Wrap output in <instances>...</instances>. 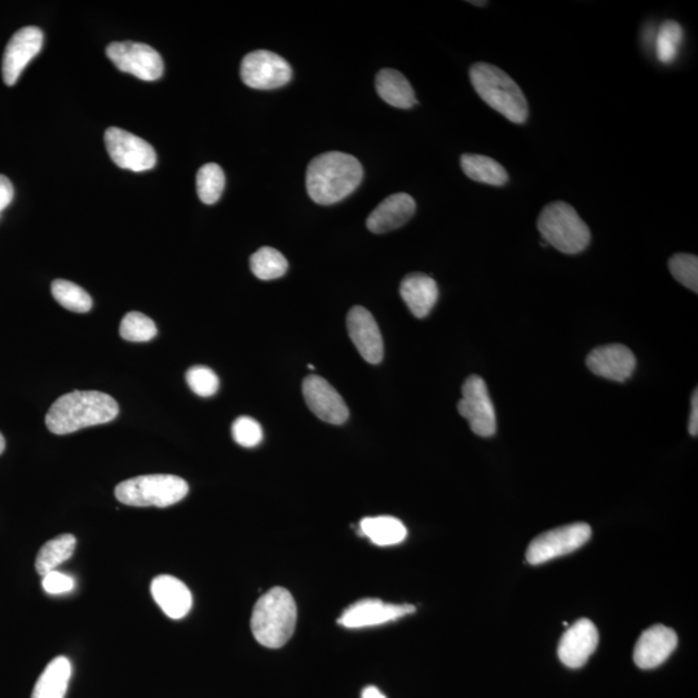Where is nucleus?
<instances>
[{
    "label": "nucleus",
    "mask_w": 698,
    "mask_h": 698,
    "mask_svg": "<svg viewBox=\"0 0 698 698\" xmlns=\"http://www.w3.org/2000/svg\"><path fill=\"white\" fill-rule=\"evenodd\" d=\"M364 169L351 154L329 152L313 159L307 169L309 197L318 205H334L359 188Z\"/></svg>",
    "instance_id": "obj_1"
},
{
    "label": "nucleus",
    "mask_w": 698,
    "mask_h": 698,
    "mask_svg": "<svg viewBox=\"0 0 698 698\" xmlns=\"http://www.w3.org/2000/svg\"><path fill=\"white\" fill-rule=\"evenodd\" d=\"M117 401L99 391H74L59 397L46 415V426L55 435H69L83 428L114 421Z\"/></svg>",
    "instance_id": "obj_2"
},
{
    "label": "nucleus",
    "mask_w": 698,
    "mask_h": 698,
    "mask_svg": "<svg viewBox=\"0 0 698 698\" xmlns=\"http://www.w3.org/2000/svg\"><path fill=\"white\" fill-rule=\"evenodd\" d=\"M298 609L293 595L284 587H273L255 604L251 631L256 642L267 648H281L297 626Z\"/></svg>",
    "instance_id": "obj_3"
},
{
    "label": "nucleus",
    "mask_w": 698,
    "mask_h": 698,
    "mask_svg": "<svg viewBox=\"0 0 698 698\" xmlns=\"http://www.w3.org/2000/svg\"><path fill=\"white\" fill-rule=\"evenodd\" d=\"M470 78L476 94L490 108L501 113L512 123L527 122L529 105L527 97L507 73L496 65L477 63L471 66Z\"/></svg>",
    "instance_id": "obj_4"
},
{
    "label": "nucleus",
    "mask_w": 698,
    "mask_h": 698,
    "mask_svg": "<svg viewBox=\"0 0 698 698\" xmlns=\"http://www.w3.org/2000/svg\"><path fill=\"white\" fill-rule=\"evenodd\" d=\"M537 228L546 244L563 254H580L590 245V228L567 202L555 201L545 206Z\"/></svg>",
    "instance_id": "obj_5"
},
{
    "label": "nucleus",
    "mask_w": 698,
    "mask_h": 698,
    "mask_svg": "<svg viewBox=\"0 0 698 698\" xmlns=\"http://www.w3.org/2000/svg\"><path fill=\"white\" fill-rule=\"evenodd\" d=\"M189 492L187 481L175 475H144L122 481L116 498L123 505L165 508L183 501Z\"/></svg>",
    "instance_id": "obj_6"
},
{
    "label": "nucleus",
    "mask_w": 698,
    "mask_h": 698,
    "mask_svg": "<svg viewBox=\"0 0 698 698\" xmlns=\"http://www.w3.org/2000/svg\"><path fill=\"white\" fill-rule=\"evenodd\" d=\"M458 412L467 419L475 435L490 437L496 434V409L490 399L487 383L479 375H471L463 383Z\"/></svg>",
    "instance_id": "obj_7"
},
{
    "label": "nucleus",
    "mask_w": 698,
    "mask_h": 698,
    "mask_svg": "<svg viewBox=\"0 0 698 698\" xmlns=\"http://www.w3.org/2000/svg\"><path fill=\"white\" fill-rule=\"evenodd\" d=\"M591 538L589 524L576 523L549 530L534 538L527 550L529 564L540 565L581 549Z\"/></svg>",
    "instance_id": "obj_8"
},
{
    "label": "nucleus",
    "mask_w": 698,
    "mask_h": 698,
    "mask_svg": "<svg viewBox=\"0 0 698 698\" xmlns=\"http://www.w3.org/2000/svg\"><path fill=\"white\" fill-rule=\"evenodd\" d=\"M105 145L110 158L123 170L143 172L156 166L157 154L152 145L122 128H108Z\"/></svg>",
    "instance_id": "obj_9"
},
{
    "label": "nucleus",
    "mask_w": 698,
    "mask_h": 698,
    "mask_svg": "<svg viewBox=\"0 0 698 698\" xmlns=\"http://www.w3.org/2000/svg\"><path fill=\"white\" fill-rule=\"evenodd\" d=\"M242 82L255 90H275L293 78V69L284 57L271 51L249 53L241 63Z\"/></svg>",
    "instance_id": "obj_10"
},
{
    "label": "nucleus",
    "mask_w": 698,
    "mask_h": 698,
    "mask_svg": "<svg viewBox=\"0 0 698 698\" xmlns=\"http://www.w3.org/2000/svg\"><path fill=\"white\" fill-rule=\"evenodd\" d=\"M106 55L118 70L141 81H157L165 69L161 55L144 43L114 42L106 48Z\"/></svg>",
    "instance_id": "obj_11"
},
{
    "label": "nucleus",
    "mask_w": 698,
    "mask_h": 698,
    "mask_svg": "<svg viewBox=\"0 0 698 698\" xmlns=\"http://www.w3.org/2000/svg\"><path fill=\"white\" fill-rule=\"evenodd\" d=\"M43 33L35 26H25L13 34L3 56V81L7 86L16 85L30 61L42 50Z\"/></svg>",
    "instance_id": "obj_12"
},
{
    "label": "nucleus",
    "mask_w": 698,
    "mask_h": 698,
    "mask_svg": "<svg viewBox=\"0 0 698 698\" xmlns=\"http://www.w3.org/2000/svg\"><path fill=\"white\" fill-rule=\"evenodd\" d=\"M303 395L308 408L321 421L335 426L347 421L348 406L326 379L318 375H309L303 382Z\"/></svg>",
    "instance_id": "obj_13"
},
{
    "label": "nucleus",
    "mask_w": 698,
    "mask_h": 698,
    "mask_svg": "<svg viewBox=\"0 0 698 698\" xmlns=\"http://www.w3.org/2000/svg\"><path fill=\"white\" fill-rule=\"evenodd\" d=\"M414 612L413 605L387 604L378 599H364L347 608L340 616L338 624L347 629H362L384 625Z\"/></svg>",
    "instance_id": "obj_14"
},
{
    "label": "nucleus",
    "mask_w": 698,
    "mask_h": 698,
    "mask_svg": "<svg viewBox=\"0 0 698 698\" xmlns=\"http://www.w3.org/2000/svg\"><path fill=\"white\" fill-rule=\"evenodd\" d=\"M347 329L362 359L374 365L382 362L384 346L381 330L368 309L353 307L348 313Z\"/></svg>",
    "instance_id": "obj_15"
},
{
    "label": "nucleus",
    "mask_w": 698,
    "mask_h": 698,
    "mask_svg": "<svg viewBox=\"0 0 698 698\" xmlns=\"http://www.w3.org/2000/svg\"><path fill=\"white\" fill-rule=\"evenodd\" d=\"M598 644V629L587 618H581L561 636L558 656L565 666L578 669L593 656Z\"/></svg>",
    "instance_id": "obj_16"
},
{
    "label": "nucleus",
    "mask_w": 698,
    "mask_h": 698,
    "mask_svg": "<svg viewBox=\"0 0 698 698\" xmlns=\"http://www.w3.org/2000/svg\"><path fill=\"white\" fill-rule=\"evenodd\" d=\"M586 365L600 378L626 382L634 374L636 359L630 348L622 344H608L591 351L587 356Z\"/></svg>",
    "instance_id": "obj_17"
},
{
    "label": "nucleus",
    "mask_w": 698,
    "mask_h": 698,
    "mask_svg": "<svg viewBox=\"0 0 698 698\" xmlns=\"http://www.w3.org/2000/svg\"><path fill=\"white\" fill-rule=\"evenodd\" d=\"M678 646V636L664 625L649 627L636 643L634 661L643 670L655 669L667 660Z\"/></svg>",
    "instance_id": "obj_18"
},
{
    "label": "nucleus",
    "mask_w": 698,
    "mask_h": 698,
    "mask_svg": "<svg viewBox=\"0 0 698 698\" xmlns=\"http://www.w3.org/2000/svg\"><path fill=\"white\" fill-rule=\"evenodd\" d=\"M417 210L414 198L406 193H396L379 203L366 220L370 232L382 234L402 227L413 218Z\"/></svg>",
    "instance_id": "obj_19"
},
{
    "label": "nucleus",
    "mask_w": 698,
    "mask_h": 698,
    "mask_svg": "<svg viewBox=\"0 0 698 698\" xmlns=\"http://www.w3.org/2000/svg\"><path fill=\"white\" fill-rule=\"evenodd\" d=\"M154 602L162 609L163 613L172 620H181L191 612L193 596L191 590L179 578L158 576L150 585Z\"/></svg>",
    "instance_id": "obj_20"
},
{
    "label": "nucleus",
    "mask_w": 698,
    "mask_h": 698,
    "mask_svg": "<svg viewBox=\"0 0 698 698\" xmlns=\"http://www.w3.org/2000/svg\"><path fill=\"white\" fill-rule=\"evenodd\" d=\"M400 294L409 311L417 318H424L430 315L439 299V287L434 278L412 273L402 280Z\"/></svg>",
    "instance_id": "obj_21"
},
{
    "label": "nucleus",
    "mask_w": 698,
    "mask_h": 698,
    "mask_svg": "<svg viewBox=\"0 0 698 698\" xmlns=\"http://www.w3.org/2000/svg\"><path fill=\"white\" fill-rule=\"evenodd\" d=\"M375 87L381 99L395 108L410 109L418 103L412 85L397 70H381L375 79Z\"/></svg>",
    "instance_id": "obj_22"
},
{
    "label": "nucleus",
    "mask_w": 698,
    "mask_h": 698,
    "mask_svg": "<svg viewBox=\"0 0 698 698\" xmlns=\"http://www.w3.org/2000/svg\"><path fill=\"white\" fill-rule=\"evenodd\" d=\"M72 677V664L64 656L53 658L35 683L32 698H64Z\"/></svg>",
    "instance_id": "obj_23"
},
{
    "label": "nucleus",
    "mask_w": 698,
    "mask_h": 698,
    "mask_svg": "<svg viewBox=\"0 0 698 698\" xmlns=\"http://www.w3.org/2000/svg\"><path fill=\"white\" fill-rule=\"evenodd\" d=\"M461 166L466 176L477 183L494 185V187H502L508 183L505 167L493 158L480 156V154H463Z\"/></svg>",
    "instance_id": "obj_24"
},
{
    "label": "nucleus",
    "mask_w": 698,
    "mask_h": 698,
    "mask_svg": "<svg viewBox=\"0 0 698 698\" xmlns=\"http://www.w3.org/2000/svg\"><path fill=\"white\" fill-rule=\"evenodd\" d=\"M75 546H77V538L73 534H61L44 543L35 560V569L42 577L57 571V567L72 558Z\"/></svg>",
    "instance_id": "obj_25"
},
{
    "label": "nucleus",
    "mask_w": 698,
    "mask_h": 698,
    "mask_svg": "<svg viewBox=\"0 0 698 698\" xmlns=\"http://www.w3.org/2000/svg\"><path fill=\"white\" fill-rule=\"evenodd\" d=\"M361 533L368 537L374 545L393 546L405 540L406 528L399 519L392 516L366 518L360 523Z\"/></svg>",
    "instance_id": "obj_26"
},
{
    "label": "nucleus",
    "mask_w": 698,
    "mask_h": 698,
    "mask_svg": "<svg viewBox=\"0 0 698 698\" xmlns=\"http://www.w3.org/2000/svg\"><path fill=\"white\" fill-rule=\"evenodd\" d=\"M250 267L259 280L271 281L284 276L289 263L280 251L273 247H262L251 256Z\"/></svg>",
    "instance_id": "obj_27"
},
{
    "label": "nucleus",
    "mask_w": 698,
    "mask_h": 698,
    "mask_svg": "<svg viewBox=\"0 0 698 698\" xmlns=\"http://www.w3.org/2000/svg\"><path fill=\"white\" fill-rule=\"evenodd\" d=\"M51 291L56 302L68 311L87 313L91 311L92 299L81 286L66 280L52 282Z\"/></svg>",
    "instance_id": "obj_28"
},
{
    "label": "nucleus",
    "mask_w": 698,
    "mask_h": 698,
    "mask_svg": "<svg viewBox=\"0 0 698 698\" xmlns=\"http://www.w3.org/2000/svg\"><path fill=\"white\" fill-rule=\"evenodd\" d=\"M684 32L677 21L667 20L656 35V55L662 64L674 63L682 46Z\"/></svg>",
    "instance_id": "obj_29"
},
{
    "label": "nucleus",
    "mask_w": 698,
    "mask_h": 698,
    "mask_svg": "<svg viewBox=\"0 0 698 698\" xmlns=\"http://www.w3.org/2000/svg\"><path fill=\"white\" fill-rule=\"evenodd\" d=\"M225 188V175L216 163H207L197 174L198 197L206 205H214L220 200Z\"/></svg>",
    "instance_id": "obj_30"
},
{
    "label": "nucleus",
    "mask_w": 698,
    "mask_h": 698,
    "mask_svg": "<svg viewBox=\"0 0 698 698\" xmlns=\"http://www.w3.org/2000/svg\"><path fill=\"white\" fill-rule=\"evenodd\" d=\"M119 334L128 342H149L157 335V326L153 320L140 312L127 313L119 326Z\"/></svg>",
    "instance_id": "obj_31"
},
{
    "label": "nucleus",
    "mask_w": 698,
    "mask_h": 698,
    "mask_svg": "<svg viewBox=\"0 0 698 698\" xmlns=\"http://www.w3.org/2000/svg\"><path fill=\"white\" fill-rule=\"evenodd\" d=\"M671 275L687 289L698 291V258L691 254H677L669 260Z\"/></svg>",
    "instance_id": "obj_32"
},
{
    "label": "nucleus",
    "mask_w": 698,
    "mask_h": 698,
    "mask_svg": "<svg viewBox=\"0 0 698 698\" xmlns=\"http://www.w3.org/2000/svg\"><path fill=\"white\" fill-rule=\"evenodd\" d=\"M189 388L200 397H212L219 390V378L206 366H193L185 375Z\"/></svg>",
    "instance_id": "obj_33"
},
{
    "label": "nucleus",
    "mask_w": 698,
    "mask_h": 698,
    "mask_svg": "<svg viewBox=\"0 0 698 698\" xmlns=\"http://www.w3.org/2000/svg\"><path fill=\"white\" fill-rule=\"evenodd\" d=\"M234 441L244 448H255L263 440V428L258 421L250 417H240L232 426Z\"/></svg>",
    "instance_id": "obj_34"
},
{
    "label": "nucleus",
    "mask_w": 698,
    "mask_h": 698,
    "mask_svg": "<svg viewBox=\"0 0 698 698\" xmlns=\"http://www.w3.org/2000/svg\"><path fill=\"white\" fill-rule=\"evenodd\" d=\"M43 590L50 595H61L73 591L75 583L68 574L53 571L43 576Z\"/></svg>",
    "instance_id": "obj_35"
},
{
    "label": "nucleus",
    "mask_w": 698,
    "mask_h": 698,
    "mask_svg": "<svg viewBox=\"0 0 698 698\" xmlns=\"http://www.w3.org/2000/svg\"><path fill=\"white\" fill-rule=\"evenodd\" d=\"M13 196H15V189H13L11 180L7 176L0 175V214L7 206H10Z\"/></svg>",
    "instance_id": "obj_36"
},
{
    "label": "nucleus",
    "mask_w": 698,
    "mask_h": 698,
    "mask_svg": "<svg viewBox=\"0 0 698 698\" xmlns=\"http://www.w3.org/2000/svg\"><path fill=\"white\" fill-rule=\"evenodd\" d=\"M688 430L689 434L692 436H697L698 435V391L696 390L693 392L692 395V409H691V417H689V424H688Z\"/></svg>",
    "instance_id": "obj_37"
},
{
    "label": "nucleus",
    "mask_w": 698,
    "mask_h": 698,
    "mask_svg": "<svg viewBox=\"0 0 698 698\" xmlns=\"http://www.w3.org/2000/svg\"><path fill=\"white\" fill-rule=\"evenodd\" d=\"M361 698H386V696H384L378 688L370 686L366 687L364 691H362Z\"/></svg>",
    "instance_id": "obj_38"
},
{
    "label": "nucleus",
    "mask_w": 698,
    "mask_h": 698,
    "mask_svg": "<svg viewBox=\"0 0 698 698\" xmlns=\"http://www.w3.org/2000/svg\"><path fill=\"white\" fill-rule=\"evenodd\" d=\"M4 450H6V439L0 434V455L3 454Z\"/></svg>",
    "instance_id": "obj_39"
},
{
    "label": "nucleus",
    "mask_w": 698,
    "mask_h": 698,
    "mask_svg": "<svg viewBox=\"0 0 698 698\" xmlns=\"http://www.w3.org/2000/svg\"><path fill=\"white\" fill-rule=\"evenodd\" d=\"M468 3L474 4V6H479V7L485 6V4H488L487 2H468Z\"/></svg>",
    "instance_id": "obj_40"
}]
</instances>
